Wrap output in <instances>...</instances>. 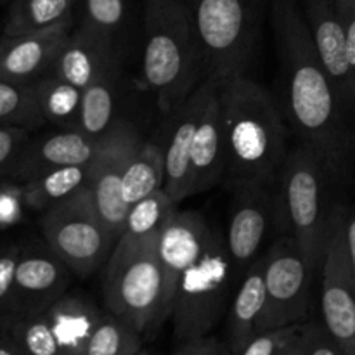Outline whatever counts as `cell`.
<instances>
[{"instance_id": "cell-31", "label": "cell", "mask_w": 355, "mask_h": 355, "mask_svg": "<svg viewBox=\"0 0 355 355\" xmlns=\"http://www.w3.org/2000/svg\"><path fill=\"white\" fill-rule=\"evenodd\" d=\"M0 125H12L28 130L44 125L31 83L0 80Z\"/></svg>"}, {"instance_id": "cell-2", "label": "cell", "mask_w": 355, "mask_h": 355, "mask_svg": "<svg viewBox=\"0 0 355 355\" xmlns=\"http://www.w3.org/2000/svg\"><path fill=\"white\" fill-rule=\"evenodd\" d=\"M225 175L229 184H274L288 156L276 101L246 73L220 85Z\"/></svg>"}, {"instance_id": "cell-12", "label": "cell", "mask_w": 355, "mask_h": 355, "mask_svg": "<svg viewBox=\"0 0 355 355\" xmlns=\"http://www.w3.org/2000/svg\"><path fill=\"white\" fill-rule=\"evenodd\" d=\"M272 184L246 182L234 186L236 196L232 201L231 220L225 239L236 270L243 272L252 266L259 253L272 218H279L288 224L283 196H274Z\"/></svg>"}, {"instance_id": "cell-17", "label": "cell", "mask_w": 355, "mask_h": 355, "mask_svg": "<svg viewBox=\"0 0 355 355\" xmlns=\"http://www.w3.org/2000/svg\"><path fill=\"white\" fill-rule=\"evenodd\" d=\"M69 24L23 35H3L0 40V80L31 83L51 73L55 58L66 44Z\"/></svg>"}, {"instance_id": "cell-20", "label": "cell", "mask_w": 355, "mask_h": 355, "mask_svg": "<svg viewBox=\"0 0 355 355\" xmlns=\"http://www.w3.org/2000/svg\"><path fill=\"white\" fill-rule=\"evenodd\" d=\"M118 68L113 37L80 26L62 45L51 73L64 82L85 89L110 69Z\"/></svg>"}, {"instance_id": "cell-18", "label": "cell", "mask_w": 355, "mask_h": 355, "mask_svg": "<svg viewBox=\"0 0 355 355\" xmlns=\"http://www.w3.org/2000/svg\"><path fill=\"white\" fill-rule=\"evenodd\" d=\"M211 80L205 78L198 89L175 111L172 132L165 151V186L170 198L177 205L191 196V151L201 110L205 106Z\"/></svg>"}, {"instance_id": "cell-7", "label": "cell", "mask_w": 355, "mask_h": 355, "mask_svg": "<svg viewBox=\"0 0 355 355\" xmlns=\"http://www.w3.org/2000/svg\"><path fill=\"white\" fill-rule=\"evenodd\" d=\"M203 54L205 78L224 83L252 61L262 0H187Z\"/></svg>"}, {"instance_id": "cell-36", "label": "cell", "mask_w": 355, "mask_h": 355, "mask_svg": "<svg viewBox=\"0 0 355 355\" xmlns=\"http://www.w3.org/2000/svg\"><path fill=\"white\" fill-rule=\"evenodd\" d=\"M23 205V187L16 182H0V229L21 220Z\"/></svg>"}, {"instance_id": "cell-8", "label": "cell", "mask_w": 355, "mask_h": 355, "mask_svg": "<svg viewBox=\"0 0 355 355\" xmlns=\"http://www.w3.org/2000/svg\"><path fill=\"white\" fill-rule=\"evenodd\" d=\"M40 227L52 253L82 277L99 269L116 245L97 211L89 186L44 210Z\"/></svg>"}, {"instance_id": "cell-10", "label": "cell", "mask_w": 355, "mask_h": 355, "mask_svg": "<svg viewBox=\"0 0 355 355\" xmlns=\"http://www.w3.org/2000/svg\"><path fill=\"white\" fill-rule=\"evenodd\" d=\"M347 208L335 205L321 266V319L343 355H355V276L345 236Z\"/></svg>"}, {"instance_id": "cell-25", "label": "cell", "mask_w": 355, "mask_h": 355, "mask_svg": "<svg viewBox=\"0 0 355 355\" xmlns=\"http://www.w3.org/2000/svg\"><path fill=\"white\" fill-rule=\"evenodd\" d=\"M165 186V151L155 142H141L130 156L121 184L125 203H137L142 198Z\"/></svg>"}, {"instance_id": "cell-11", "label": "cell", "mask_w": 355, "mask_h": 355, "mask_svg": "<svg viewBox=\"0 0 355 355\" xmlns=\"http://www.w3.org/2000/svg\"><path fill=\"white\" fill-rule=\"evenodd\" d=\"M137 130L128 121L116 120L103 139L99 153L90 162L89 186L101 218L114 239H120L128 205L121 196L127 163L141 144Z\"/></svg>"}, {"instance_id": "cell-9", "label": "cell", "mask_w": 355, "mask_h": 355, "mask_svg": "<svg viewBox=\"0 0 355 355\" xmlns=\"http://www.w3.org/2000/svg\"><path fill=\"white\" fill-rule=\"evenodd\" d=\"M266 309L259 333L305 321L312 307V284L318 270L311 266L297 239L283 238L263 255Z\"/></svg>"}, {"instance_id": "cell-15", "label": "cell", "mask_w": 355, "mask_h": 355, "mask_svg": "<svg viewBox=\"0 0 355 355\" xmlns=\"http://www.w3.org/2000/svg\"><path fill=\"white\" fill-rule=\"evenodd\" d=\"M69 267L52 253H26L19 257L12 290L2 312H47L64 295L71 276Z\"/></svg>"}, {"instance_id": "cell-6", "label": "cell", "mask_w": 355, "mask_h": 355, "mask_svg": "<svg viewBox=\"0 0 355 355\" xmlns=\"http://www.w3.org/2000/svg\"><path fill=\"white\" fill-rule=\"evenodd\" d=\"M328 175H333V172L326 159L307 142L288 153L279 175L288 225L304 255L319 274L335 208V205L328 207Z\"/></svg>"}, {"instance_id": "cell-24", "label": "cell", "mask_w": 355, "mask_h": 355, "mask_svg": "<svg viewBox=\"0 0 355 355\" xmlns=\"http://www.w3.org/2000/svg\"><path fill=\"white\" fill-rule=\"evenodd\" d=\"M90 175V163L85 165H68L52 168L42 175L21 184L24 205L33 210H47L54 203L66 200L87 186Z\"/></svg>"}, {"instance_id": "cell-34", "label": "cell", "mask_w": 355, "mask_h": 355, "mask_svg": "<svg viewBox=\"0 0 355 355\" xmlns=\"http://www.w3.org/2000/svg\"><path fill=\"white\" fill-rule=\"evenodd\" d=\"M300 355H343V350L324 321L312 319L307 321V328L302 336Z\"/></svg>"}, {"instance_id": "cell-33", "label": "cell", "mask_w": 355, "mask_h": 355, "mask_svg": "<svg viewBox=\"0 0 355 355\" xmlns=\"http://www.w3.org/2000/svg\"><path fill=\"white\" fill-rule=\"evenodd\" d=\"M127 14L125 0H83V16L80 26L113 37L123 24Z\"/></svg>"}, {"instance_id": "cell-23", "label": "cell", "mask_w": 355, "mask_h": 355, "mask_svg": "<svg viewBox=\"0 0 355 355\" xmlns=\"http://www.w3.org/2000/svg\"><path fill=\"white\" fill-rule=\"evenodd\" d=\"M0 335L9 340L19 354L59 355L58 338L45 312H0Z\"/></svg>"}, {"instance_id": "cell-38", "label": "cell", "mask_w": 355, "mask_h": 355, "mask_svg": "<svg viewBox=\"0 0 355 355\" xmlns=\"http://www.w3.org/2000/svg\"><path fill=\"white\" fill-rule=\"evenodd\" d=\"M345 33L347 58L355 80V0H333Z\"/></svg>"}, {"instance_id": "cell-42", "label": "cell", "mask_w": 355, "mask_h": 355, "mask_svg": "<svg viewBox=\"0 0 355 355\" xmlns=\"http://www.w3.org/2000/svg\"><path fill=\"white\" fill-rule=\"evenodd\" d=\"M0 2H7V0H0Z\"/></svg>"}, {"instance_id": "cell-16", "label": "cell", "mask_w": 355, "mask_h": 355, "mask_svg": "<svg viewBox=\"0 0 355 355\" xmlns=\"http://www.w3.org/2000/svg\"><path fill=\"white\" fill-rule=\"evenodd\" d=\"M318 54L349 110H355V80L347 58L345 33L333 0H300Z\"/></svg>"}, {"instance_id": "cell-41", "label": "cell", "mask_w": 355, "mask_h": 355, "mask_svg": "<svg viewBox=\"0 0 355 355\" xmlns=\"http://www.w3.org/2000/svg\"><path fill=\"white\" fill-rule=\"evenodd\" d=\"M0 355H21L19 350L12 345L7 338L0 335Z\"/></svg>"}, {"instance_id": "cell-13", "label": "cell", "mask_w": 355, "mask_h": 355, "mask_svg": "<svg viewBox=\"0 0 355 355\" xmlns=\"http://www.w3.org/2000/svg\"><path fill=\"white\" fill-rule=\"evenodd\" d=\"M211 225L196 211H175L158 239V255L163 269V322L172 314L177 286L186 270L200 259L207 246Z\"/></svg>"}, {"instance_id": "cell-3", "label": "cell", "mask_w": 355, "mask_h": 355, "mask_svg": "<svg viewBox=\"0 0 355 355\" xmlns=\"http://www.w3.org/2000/svg\"><path fill=\"white\" fill-rule=\"evenodd\" d=\"M142 71L163 114H173L205 80L187 0H146Z\"/></svg>"}, {"instance_id": "cell-29", "label": "cell", "mask_w": 355, "mask_h": 355, "mask_svg": "<svg viewBox=\"0 0 355 355\" xmlns=\"http://www.w3.org/2000/svg\"><path fill=\"white\" fill-rule=\"evenodd\" d=\"M175 211L177 203L166 194V191H155L128 207L120 239L141 243L159 238L165 224Z\"/></svg>"}, {"instance_id": "cell-40", "label": "cell", "mask_w": 355, "mask_h": 355, "mask_svg": "<svg viewBox=\"0 0 355 355\" xmlns=\"http://www.w3.org/2000/svg\"><path fill=\"white\" fill-rule=\"evenodd\" d=\"M345 236H347V248H349L350 263H352V270L355 276V215L347 211L345 218Z\"/></svg>"}, {"instance_id": "cell-1", "label": "cell", "mask_w": 355, "mask_h": 355, "mask_svg": "<svg viewBox=\"0 0 355 355\" xmlns=\"http://www.w3.org/2000/svg\"><path fill=\"white\" fill-rule=\"evenodd\" d=\"M272 26L291 123L326 159L333 175H342L354 149L345 116L349 107L319 58L300 6L295 0H274Z\"/></svg>"}, {"instance_id": "cell-19", "label": "cell", "mask_w": 355, "mask_h": 355, "mask_svg": "<svg viewBox=\"0 0 355 355\" xmlns=\"http://www.w3.org/2000/svg\"><path fill=\"white\" fill-rule=\"evenodd\" d=\"M211 80V78H210ZM220 85L211 80L201 110L191 151V196L217 186L225 175V144L222 127Z\"/></svg>"}, {"instance_id": "cell-4", "label": "cell", "mask_w": 355, "mask_h": 355, "mask_svg": "<svg viewBox=\"0 0 355 355\" xmlns=\"http://www.w3.org/2000/svg\"><path fill=\"white\" fill-rule=\"evenodd\" d=\"M158 239L141 243L118 239L103 274L106 309L144 336H151L163 324L165 283Z\"/></svg>"}, {"instance_id": "cell-39", "label": "cell", "mask_w": 355, "mask_h": 355, "mask_svg": "<svg viewBox=\"0 0 355 355\" xmlns=\"http://www.w3.org/2000/svg\"><path fill=\"white\" fill-rule=\"evenodd\" d=\"M21 250L12 246L0 252V312L3 311L9 298L10 290H12L14 274H16L17 262H19Z\"/></svg>"}, {"instance_id": "cell-26", "label": "cell", "mask_w": 355, "mask_h": 355, "mask_svg": "<svg viewBox=\"0 0 355 355\" xmlns=\"http://www.w3.org/2000/svg\"><path fill=\"white\" fill-rule=\"evenodd\" d=\"M35 101L44 123H55L62 128H76L83 89L47 73L31 82Z\"/></svg>"}, {"instance_id": "cell-21", "label": "cell", "mask_w": 355, "mask_h": 355, "mask_svg": "<svg viewBox=\"0 0 355 355\" xmlns=\"http://www.w3.org/2000/svg\"><path fill=\"white\" fill-rule=\"evenodd\" d=\"M266 260L263 255L245 270L241 284L231 302L227 322V347L232 355H241L248 343L259 335V322L266 309Z\"/></svg>"}, {"instance_id": "cell-5", "label": "cell", "mask_w": 355, "mask_h": 355, "mask_svg": "<svg viewBox=\"0 0 355 355\" xmlns=\"http://www.w3.org/2000/svg\"><path fill=\"white\" fill-rule=\"evenodd\" d=\"M236 276L238 270L227 239L211 227L203 253L186 270L177 286L170 314L173 347L198 336L211 335L225 314Z\"/></svg>"}, {"instance_id": "cell-22", "label": "cell", "mask_w": 355, "mask_h": 355, "mask_svg": "<svg viewBox=\"0 0 355 355\" xmlns=\"http://www.w3.org/2000/svg\"><path fill=\"white\" fill-rule=\"evenodd\" d=\"M45 314L58 338L59 355H85L87 343L103 318L89 300L71 295H62Z\"/></svg>"}, {"instance_id": "cell-14", "label": "cell", "mask_w": 355, "mask_h": 355, "mask_svg": "<svg viewBox=\"0 0 355 355\" xmlns=\"http://www.w3.org/2000/svg\"><path fill=\"white\" fill-rule=\"evenodd\" d=\"M103 139L90 137L78 128H64L58 134L45 135L28 142L12 165L2 173L10 182L24 184L52 168L68 165H85L99 153Z\"/></svg>"}, {"instance_id": "cell-30", "label": "cell", "mask_w": 355, "mask_h": 355, "mask_svg": "<svg viewBox=\"0 0 355 355\" xmlns=\"http://www.w3.org/2000/svg\"><path fill=\"white\" fill-rule=\"evenodd\" d=\"M142 343V333L107 311L94 329L85 355H135L141 352Z\"/></svg>"}, {"instance_id": "cell-32", "label": "cell", "mask_w": 355, "mask_h": 355, "mask_svg": "<svg viewBox=\"0 0 355 355\" xmlns=\"http://www.w3.org/2000/svg\"><path fill=\"white\" fill-rule=\"evenodd\" d=\"M305 328L307 321H298L259 333L241 355H300Z\"/></svg>"}, {"instance_id": "cell-37", "label": "cell", "mask_w": 355, "mask_h": 355, "mask_svg": "<svg viewBox=\"0 0 355 355\" xmlns=\"http://www.w3.org/2000/svg\"><path fill=\"white\" fill-rule=\"evenodd\" d=\"M173 354L177 355H232L227 343L220 342L215 336L205 335L198 338L187 340L180 345L173 347Z\"/></svg>"}, {"instance_id": "cell-35", "label": "cell", "mask_w": 355, "mask_h": 355, "mask_svg": "<svg viewBox=\"0 0 355 355\" xmlns=\"http://www.w3.org/2000/svg\"><path fill=\"white\" fill-rule=\"evenodd\" d=\"M30 130L12 125H0V173L6 172L30 142Z\"/></svg>"}, {"instance_id": "cell-28", "label": "cell", "mask_w": 355, "mask_h": 355, "mask_svg": "<svg viewBox=\"0 0 355 355\" xmlns=\"http://www.w3.org/2000/svg\"><path fill=\"white\" fill-rule=\"evenodd\" d=\"M76 0H12L3 35H23L71 23Z\"/></svg>"}, {"instance_id": "cell-27", "label": "cell", "mask_w": 355, "mask_h": 355, "mask_svg": "<svg viewBox=\"0 0 355 355\" xmlns=\"http://www.w3.org/2000/svg\"><path fill=\"white\" fill-rule=\"evenodd\" d=\"M118 68L110 69L83 89L76 128L90 137L101 139L110 132L114 120Z\"/></svg>"}]
</instances>
